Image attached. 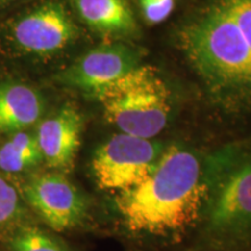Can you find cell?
Returning <instances> with one entry per match:
<instances>
[{"instance_id": "cell-1", "label": "cell", "mask_w": 251, "mask_h": 251, "mask_svg": "<svg viewBox=\"0 0 251 251\" xmlns=\"http://www.w3.org/2000/svg\"><path fill=\"white\" fill-rule=\"evenodd\" d=\"M207 199L205 168L190 150L165 148L155 171L115 198L126 227L135 233H181L201 220Z\"/></svg>"}, {"instance_id": "cell-2", "label": "cell", "mask_w": 251, "mask_h": 251, "mask_svg": "<svg viewBox=\"0 0 251 251\" xmlns=\"http://www.w3.org/2000/svg\"><path fill=\"white\" fill-rule=\"evenodd\" d=\"M178 40L216 103L227 109L251 107V51L219 0L185 25Z\"/></svg>"}, {"instance_id": "cell-3", "label": "cell", "mask_w": 251, "mask_h": 251, "mask_svg": "<svg viewBox=\"0 0 251 251\" xmlns=\"http://www.w3.org/2000/svg\"><path fill=\"white\" fill-rule=\"evenodd\" d=\"M207 199L201 221L216 244L244 238L251 231V155L227 152L205 166Z\"/></svg>"}, {"instance_id": "cell-4", "label": "cell", "mask_w": 251, "mask_h": 251, "mask_svg": "<svg viewBox=\"0 0 251 251\" xmlns=\"http://www.w3.org/2000/svg\"><path fill=\"white\" fill-rule=\"evenodd\" d=\"M94 97L108 122L121 133L142 139L161 133L171 112L170 91L151 65H137Z\"/></svg>"}, {"instance_id": "cell-5", "label": "cell", "mask_w": 251, "mask_h": 251, "mask_svg": "<svg viewBox=\"0 0 251 251\" xmlns=\"http://www.w3.org/2000/svg\"><path fill=\"white\" fill-rule=\"evenodd\" d=\"M164 150L159 142L120 133L99 147L91 169L100 188L122 192L146 180Z\"/></svg>"}, {"instance_id": "cell-6", "label": "cell", "mask_w": 251, "mask_h": 251, "mask_svg": "<svg viewBox=\"0 0 251 251\" xmlns=\"http://www.w3.org/2000/svg\"><path fill=\"white\" fill-rule=\"evenodd\" d=\"M23 194L28 205L56 231L79 227L89 216L84 194L61 172L34 176L24 185Z\"/></svg>"}, {"instance_id": "cell-7", "label": "cell", "mask_w": 251, "mask_h": 251, "mask_svg": "<svg viewBox=\"0 0 251 251\" xmlns=\"http://www.w3.org/2000/svg\"><path fill=\"white\" fill-rule=\"evenodd\" d=\"M77 27L67 9L48 2L19 19L12 28V39L29 54H55L77 37Z\"/></svg>"}, {"instance_id": "cell-8", "label": "cell", "mask_w": 251, "mask_h": 251, "mask_svg": "<svg viewBox=\"0 0 251 251\" xmlns=\"http://www.w3.org/2000/svg\"><path fill=\"white\" fill-rule=\"evenodd\" d=\"M140 52L125 43H109L90 50L62 74L68 85L93 96L139 65Z\"/></svg>"}, {"instance_id": "cell-9", "label": "cell", "mask_w": 251, "mask_h": 251, "mask_svg": "<svg viewBox=\"0 0 251 251\" xmlns=\"http://www.w3.org/2000/svg\"><path fill=\"white\" fill-rule=\"evenodd\" d=\"M83 131V118L76 107L65 105L39 126L36 140L43 161L52 170L68 174L74 169Z\"/></svg>"}, {"instance_id": "cell-10", "label": "cell", "mask_w": 251, "mask_h": 251, "mask_svg": "<svg viewBox=\"0 0 251 251\" xmlns=\"http://www.w3.org/2000/svg\"><path fill=\"white\" fill-rule=\"evenodd\" d=\"M45 100L33 87L21 83L0 85V131H20L40 120Z\"/></svg>"}, {"instance_id": "cell-11", "label": "cell", "mask_w": 251, "mask_h": 251, "mask_svg": "<svg viewBox=\"0 0 251 251\" xmlns=\"http://www.w3.org/2000/svg\"><path fill=\"white\" fill-rule=\"evenodd\" d=\"M91 28L111 35H133L137 23L127 0H71Z\"/></svg>"}, {"instance_id": "cell-12", "label": "cell", "mask_w": 251, "mask_h": 251, "mask_svg": "<svg viewBox=\"0 0 251 251\" xmlns=\"http://www.w3.org/2000/svg\"><path fill=\"white\" fill-rule=\"evenodd\" d=\"M12 251H71L58 238L36 227H25L11 240Z\"/></svg>"}, {"instance_id": "cell-13", "label": "cell", "mask_w": 251, "mask_h": 251, "mask_svg": "<svg viewBox=\"0 0 251 251\" xmlns=\"http://www.w3.org/2000/svg\"><path fill=\"white\" fill-rule=\"evenodd\" d=\"M25 215V207L17 190L0 177V228L20 221Z\"/></svg>"}, {"instance_id": "cell-14", "label": "cell", "mask_w": 251, "mask_h": 251, "mask_svg": "<svg viewBox=\"0 0 251 251\" xmlns=\"http://www.w3.org/2000/svg\"><path fill=\"white\" fill-rule=\"evenodd\" d=\"M42 161L39 157L27 155L19 151L12 147L9 142H6L0 149V169L8 174H18V172L26 171L31 166Z\"/></svg>"}, {"instance_id": "cell-15", "label": "cell", "mask_w": 251, "mask_h": 251, "mask_svg": "<svg viewBox=\"0 0 251 251\" xmlns=\"http://www.w3.org/2000/svg\"><path fill=\"white\" fill-rule=\"evenodd\" d=\"M240 28L251 51V0H219Z\"/></svg>"}, {"instance_id": "cell-16", "label": "cell", "mask_w": 251, "mask_h": 251, "mask_svg": "<svg viewBox=\"0 0 251 251\" xmlns=\"http://www.w3.org/2000/svg\"><path fill=\"white\" fill-rule=\"evenodd\" d=\"M146 20L149 24H159L168 19L175 7V0H140Z\"/></svg>"}, {"instance_id": "cell-17", "label": "cell", "mask_w": 251, "mask_h": 251, "mask_svg": "<svg viewBox=\"0 0 251 251\" xmlns=\"http://www.w3.org/2000/svg\"><path fill=\"white\" fill-rule=\"evenodd\" d=\"M8 142L12 147H14L15 149L19 150V151L27 153V155L30 156L39 157V158L43 161L36 136H33V135L27 133H23V131H17Z\"/></svg>"}]
</instances>
